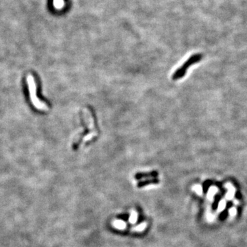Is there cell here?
<instances>
[{"label": "cell", "mask_w": 247, "mask_h": 247, "mask_svg": "<svg viewBox=\"0 0 247 247\" xmlns=\"http://www.w3.org/2000/svg\"><path fill=\"white\" fill-rule=\"evenodd\" d=\"M157 176V173L156 172H152L150 173H141V174H137L135 175L136 179H141L144 178H150V177H155Z\"/></svg>", "instance_id": "cell-4"}, {"label": "cell", "mask_w": 247, "mask_h": 247, "mask_svg": "<svg viewBox=\"0 0 247 247\" xmlns=\"http://www.w3.org/2000/svg\"><path fill=\"white\" fill-rule=\"evenodd\" d=\"M225 206H226V203H225L224 200L221 201V202L220 203L219 205H218V212L222 211V210H223L224 208L225 207Z\"/></svg>", "instance_id": "cell-8"}, {"label": "cell", "mask_w": 247, "mask_h": 247, "mask_svg": "<svg viewBox=\"0 0 247 247\" xmlns=\"http://www.w3.org/2000/svg\"><path fill=\"white\" fill-rule=\"evenodd\" d=\"M158 183V180L157 179H152V180H148V181H142L138 183V187H142L143 186H146L147 185L149 184H152V183Z\"/></svg>", "instance_id": "cell-6"}, {"label": "cell", "mask_w": 247, "mask_h": 247, "mask_svg": "<svg viewBox=\"0 0 247 247\" xmlns=\"http://www.w3.org/2000/svg\"><path fill=\"white\" fill-rule=\"evenodd\" d=\"M137 218H138V214L135 211L131 212L130 217L129 219V221L130 224H135L136 223V222L137 220Z\"/></svg>", "instance_id": "cell-5"}, {"label": "cell", "mask_w": 247, "mask_h": 247, "mask_svg": "<svg viewBox=\"0 0 247 247\" xmlns=\"http://www.w3.org/2000/svg\"><path fill=\"white\" fill-rule=\"evenodd\" d=\"M146 226H147V224H146V222H143V223H141L140 224L134 227L133 228V230L134 231H139V232H141V231H143L146 228Z\"/></svg>", "instance_id": "cell-7"}, {"label": "cell", "mask_w": 247, "mask_h": 247, "mask_svg": "<svg viewBox=\"0 0 247 247\" xmlns=\"http://www.w3.org/2000/svg\"><path fill=\"white\" fill-rule=\"evenodd\" d=\"M113 226L117 228V229L123 230L126 228V223L124 221L121 220H117L113 222Z\"/></svg>", "instance_id": "cell-3"}, {"label": "cell", "mask_w": 247, "mask_h": 247, "mask_svg": "<svg viewBox=\"0 0 247 247\" xmlns=\"http://www.w3.org/2000/svg\"><path fill=\"white\" fill-rule=\"evenodd\" d=\"M27 83H28L29 86V91H30V98H31L32 102L33 103V105H35L36 108L41 109V110H45L47 109V106L45 103L42 102L40 101L36 97V87L35 84V81L34 78L32 77L31 75L28 76V77L27 78Z\"/></svg>", "instance_id": "cell-1"}, {"label": "cell", "mask_w": 247, "mask_h": 247, "mask_svg": "<svg viewBox=\"0 0 247 247\" xmlns=\"http://www.w3.org/2000/svg\"><path fill=\"white\" fill-rule=\"evenodd\" d=\"M202 54H196L191 56L190 59H189L187 61H186L183 65L181 68H180L177 71H176L173 75V80H178V79L182 78L185 74V72L187 69L190 68L191 65L199 62L200 60L202 59Z\"/></svg>", "instance_id": "cell-2"}, {"label": "cell", "mask_w": 247, "mask_h": 247, "mask_svg": "<svg viewBox=\"0 0 247 247\" xmlns=\"http://www.w3.org/2000/svg\"><path fill=\"white\" fill-rule=\"evenodd\" d=\"M229 213H230V215H231V216H235V215L236 214L237 211H236V209H235V208H231V209L229 210Z\"/></svg>", "instance_id": "cell-9"}]
</instances>
